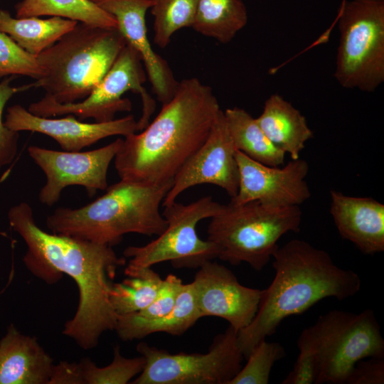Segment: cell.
<instances>
[{"instance_id":"obj_1","label":"cell","mask_w":384,"mask_h":384,"mask_svg":"<svg viewBox=\"0 0 384 384\" xmlns=\"http://www.w3.org/2000/svg\"><path fill=\"white\" fill-rule=\"evenodd\" d=\"M8 219L26 244L23 261L30 272L49 284L58 282L63 273L75 281L79 302L73 317L64 324L63 334L84 350L95 348L102 334L114 331L117 324L110 290L125 257H118L109 245L44 231L25 202L11 207Z\"/></svg>"},{"instance_id":"obj_2","label":"cell","mask_w":384,"mask_h":384,"mask_svg":"<svg viewBox=\"0 0 384 384\" xmlns=\"http://www.w3.org/2000/svg\"><path fill=\"white\" fill-rule=\"evenodd\" d=\"M220 111L210 87L196 78L178 82L155 119L122 139L114 159L119 177L149 183L174 180L205 142Z\"/></svg>"},{"instance_id":"obj_3","label":"cell","mask_w":384,"mask_h":384,"mask_svg":"<svg viewBox=\"0 0 384 384\" xmlns=\"http://www.w3.org/2000/svg\"><path fill=\"white\" fill-rule=\"evenodd\" d=\"M272 257L274 277L263 289L251 322L238 331L245 359L287 317L301 314L327 297L343 300L353 297L361 287L356 272L337 266L327 252L304 240L293 239L278 246Z\"/></svg>"},{"instance_id":"obj_4","label":"cell","mask_w":384,"mask_h":384,"mask_svg":"<svg viewBox=\"0 0 384 384\" xmlns=\"http://www.w3.org/2000/svg\"><path fill=\"white\" fill-rule=\"evenodd\" d=\"M173 180L149 183L120 180L79 208H58L46 219L52 233L114 246L127 233L159 235L167 222L159 206Z\"/></svg>"},{"instance_id":"obj_5","label":"cell","mask_w":384,"mask_h":384,"mask_svg":"<svg viewBox=\"0 0 384 384\" xmlns=\"http://www.w3.org/2000/svg\"><path fill=\"white\" fill-rule=\"evenodd\" d=\"M127 42L117 28L78 22L75 28L36 56L44 70L36 87L58 103L86 98L109 71Z\"/></svg>"},{"instance_id":"obj_6","label":"cell","mask_w":384,"mask_h":384,"mask_svg":"<svg viewBox=\"0 0 384 384\" xmlns=\"http://www.w3.org/2000/svg\"><path fill=\"white\" fill-rule=\"evenodd\" d=\"M302 216L298 206L271 208L258 201L230 202L210 218L207 240L217 246L218 258L233 265L246 262L260 271L278 247L279 240L299 230Z\"/></svg>"},{"instance_id":"obj_7","label":"cell","mask_w":384,"mask_h":384,"mask_svg":"<svg viewBox=\"0 0 384 384\" xmlns=\"http://www.w3.org/2000/svg\"><path fill=\"white\" fill-rule=\"evenodd\" d=\"M297 343L310 347L318 362L316 384H346L355 364L384 357V338L373 311L332 310L304 329Z\"/></svg>"},{"instance_id":"obj_8","label":"cell","mask_w":384,"mask_h":384,"mask_svg":"<svg viewBox=\"0 0 384 384\" xmlns=\"http://www.w3.org/2000/svg\"><path fill=\"white\" fill-rule=\"evenodd\" d=\"M334 77L344 88L373 92L384 82V0L342 4Z\"/></svg>"},{"instance_id":"obj_9","label":"cell","mask_w":384,"mask_h":384,"mask_svg":"<svg viewBox=\"0 0 384 384\" xmlns=\"http://www.w3.org/2000/svg\"><path fill=\"white\" fill-rule=\"evenodd\" d=\"M146 78L139 54L127 43L109 71L86 98L61 104L43 97L31 104L28 110L43 117L73 114L80 119L92 118L95 122H106L114 119L117 112L131 111V101L122 98V95L132 91L142 99V113L137 121V131H142L149 123L156 107L154 100L143 85Z\"/></svg>"},{"instance_id":"obj_10","label":"cell","mask_w":384,"mask_h":384,"mask_svg":"<svg viewBox=\"0 0 384 384\" xmlns=\"http://www.w3.org/2000/svg\"><path fill=\"white\" fill-rule=\"evenodd\" d=\"M222 206L211 196L186 205L175 201L164 206L162 215L167 222L166 229L144 245L127 247L124 251V257H130L127 267H152L169 261L174 268H198L206 261L218 258L217 246L200 238L196 228L201 220L215 216Z\"/></svg>"},{"instance_id":"obj_11","label":"cell","mask_w":384,"mask_h":384,"mask_svg":"<svg viewBox=\"0 0 384 384\" xmlns=\"http://www.w3.org/2000/svg\"><path fill=\"white\" fill-rule=\"evenodd\" d=\"M238 331L229 325L217 335L205 353H171L145 342L137 351L144 367L133 384H229L241 369L244 358L238 344Z\"/></svg>"},{"instance_id":"obj_12","label":"cell","mask_w":384,"mask_h":384,"mask_svg":"<svg viewBox=\"0 0 384 384\" xmlns=\"http://www.w3.org/2000/svg\"><path fill=\"white\" fill-rule=\"evenodd\" d=\"M118 138L101 148L87 151H60L30 146L28 153L46 177L38 199L51 206L60 198L62 191L70 186H83L89 197L98 190H106L107 171L122 142Z\"/></svg>"},{"instance_id":"obj_13","label":"cell","mask_w":384,"mask_h":384,"mask_svg":"<svg viewBox=\"0 0 384 384\" xmlns=\"http://www.w3.org/2000/svg\"><path fill=\"white\" fill-rule=\"evenodd\" d=\"M239 170V186L234 204L258 201L271 208H286L302 204L311 196L305 181L309 172L306 161L292 159L283 168L257 162L235 151Z\"/></svg>"},{"instance_id":"obj_14","label":"cell","mask_w":384,"mask_h":384,"mask_svg":"<svg viewBox=\"0 0 384 384\" xmlns=\"http://www.w3.org/2000/svg\"><path fill=\"white\" fill-rule=\"evenodd\" d=\"M236 150L221 110L205 142L175 175L162 206L173 203L185 190L203 183L222 188L234 198L239 186Z\"/></svg>"},{"instance_id":"obj_15","label":"cell","mask_w":384,"mask_h":384,"mask_svg":"<svg viewBox=\"0 0 384 384\" xmlns=\"http://www.w3.org/2000/svg\"><path fill=\"white\" fill-rule=\"evenodd\" d=\"M192 283L201 316L222 318L237 331L254 318L263 292L241 284L232 271L212 260L198 267Z\"/></svg>"},{"instance_id":"obj_16","label":"cell","mask_w":384,"mask_h":384,"mask_svg":"<svg viewBox=\"0 0 384 384\" xmlns=\"http://www.w3.org/2000/svg\"><path fill=\"white\" fill-rule=\"evenodd\" d=\"M4 125L15 132L31 131L50 137L67 151H79L102 139L137 132V122L129 114L106 122L86 123L73 114L50 119L35 115L19 105L7 109Z\"/></svg>"},{"instance_id":"obj_17","label":"cell","mask_w":384,"mask_h":384,"mask_svg":"<svg viewBox=\"0 0 384 384\" xmlns=\"http://www.w3.org/2000/svg\"><path fill=\"white\" fill-rule=\"evenodd\" d=\"M115 18L117 29L139 54L153 92L162 105L174 95L177 82L166 62L152 49L147 36L146 14L151 0H90Z\"/></svg>"},{"instance_id":"obj_18","label":"cell","mask_w":384,"mask_h":384,"mask_svg":"<svg viewBox=\"0 0 384 384\" xmlns=\"http://www.w3.org/2000/svg\"><path fill=\"white\" fill-rule=\"evenodd\" d=\"M330 213L342 238L361 252L384 250V205L369 197H354L331 191Z\"/></svg>"},{"instance_id":"obj_19","label":"cell","mask_w":384,"mask_h":384,"mask_svg":"<svg viewBox=\"0 0 384 384\" xmlns=\"http://www.w3.org/2000/svg\"><path fill=\"white\" fill-rule=\"evenodd\" d=\"M53 367L36 337L9 325L0 340V384H49Z\"/></svg>"},{"instance_id":"obj_20","label":"cell","mask_w":384,"mask_h":384,"mask_svg":"<svg viewBox=\"0 0 384 384\" xmlns=\"http://www.w3.org/2000/svg\"><path fill=\"white\" fill-rule=\"evenodd\" d=\"M256 120L270 141L294 160L299 158L306 142L314 137L306 117L278 94L266 100Z\"/></svg>"},{"instance_id":"obj_21","label":"cell","mask_w":384,"mask_h":384,"mask_svg":"<svg viewBox=\"0 0 384 384\" xmlns=\"http://www.w3.org/2000/svg\"><path fill=\"white\" fill-rule=\"evenodd\" d=\"M201 318L193 284L191 282L183 284L175 306L168 314L152 320H139L129 314L119 315L114 331L124 341L141 339L158 332L181 336Z\"/></svg>"},{"instance_id":"obj_22","label":"cell","mask_w":384,"mask_h":384,"mask_svg":"<svg viewBox=\"0 0 384 384\" xmlns=\"http://www.w3.org/2000/svg\"><path fill=\"white\" fill-rule=\"evenodd\" d=\"M77 23L76 21L58 16L46 19L36 16L14 18L8 11L0 9V31L34 56L54 44Z\"/></svg>"},{"instance_id":"obj_23","label":"cell","mask_w":384,"mask_h":384,"mask_svg":"<svg viewBox=\"0 0 384 384\" xmlns=\"http://www.w3.org/2000/svg\"><path fill=\"white\" fill-rule=\"evenodd\" d=\"M224 116L231 139L237 150L261 164L279 166L285 153L274 145L254 118L244 109H226Z\"/></svg>"},{"instance_id":"obj_24","label":"cell","mask_w":384,"mask_h":384,"mask_svg":"<svg viewBox=\"0 0 384 384\" xmlns=\"http://www.w3.org/2000/svg\"><path fill=\"white\" fill-rule=\"evenodd\" d=\"M247 22L242 0H198L192 28L198 33L228 43Z\"/></svg>"},{"instance_id":"obj_25","label":"cell","mask_w":384,"mask_h":384,"mask_svg":"<svg viewBox=\"0 0 384 384\" xmlns=\"http://www.w3.org/2000/svg\"><path fill=\"white\" fill-rule=\"evenodd\" d=\"M16 17L58 16L90 26L117 28L112 15L90 0H22L15 6Z\"/></svg>"},{"instance_id":"obj_26","label":"cell","mask_w":384,"mask_h":384,"mask_svg":"<svg viewBox=\"0 0 384 384\" xmlns=\"http://www.w3.org/2000/svg\"><path fill=\"white\" fill-rule=\"evenodd\" d=\"M124 274L127 277L121 282L112 283L110 290V302L117 316L135 313L148 306L163 282L151 267H127Z\"/></svg>"},{"instance_id":"obj_27","label":"cell","mask_w":384,"mask_h":384,"mask_svg":"<svg viewBox=\"0 0 384 384\" xmlns=\"http://www.w3.org/2000/svg\"><path fill=\"white\" fill-rule=\"evenodd\" d=\"M154 43L166 48L171 36L181 28L193 25L198 0H151Z\"/></svg>"},{"instance_id":"obj_28","label":"cell","mask_w":384,"mask_h":384,"mask_svg":"<svg viewBox=\"0 0 384 384\" xmlns=\"http://www.w3.org/2000/svg\"><path fill=\"white\" fill-rule=\"evenodd\" d=\"M78 365L82 384H126L141 373L145 359L142 355L126 358L116 346L113 360L107 366L98 367L89 358L81 359Z\"/></svg>"},{"instance_id":"obj_29","label":"cell","mask_w":384,"mask_h":384,"mask_svg":"<svg viewBox=\"0 0 384 384\" xmlns=\"http://www.w3.org/2000/svg\"><path fill=\"white\" fill-rule=\"evenodd\" d=\"M284 356V348L279 343L264 339L254 347L245 366L229 384H268L274 364Z\"/></svg>"},{"instance_id":"obj_30","label":"cell","mask_w":384,"mask_h":384,"mask_svg":"<svg viewBox=\"0 0 384 384\" xmlns=\"http://www.w3.org/2000/svg\"><path fill=\"white\" fill-rule=\"evenodd\" d=\"M44 74L36 56L19 46L9 36L0 31V79L23 75L39 80Z\"/></svg>"},{"instance_id":"obj_31","label":"cell","mask_w":384,"mask_h":384,"mask_svg":"<svg viewBox=\"0 0 384 384\" xmlns=\"http://www.w3.org/2000/svg\"><path fill=\"white\" fill-rule=\"evenodd\" d=\"M15 76H8L0 82V171L11 164L17 154L18 132L13 131L4 125L3 112L4 107L15 94L32 87H36V82L18 87L11 85Z\"/></svg>"},{"instance_id":"obj_32","label":"cell","mask_w":384,"mask_h":384,"mask_svg":"<svg viewBox=\"0 0 384 384\" xmlns=\"http://www.w3.org/2000/svg\"><path fill=\"white\" fill-rule=\"evenodd\" d=\"M183 283L181 279L170 274L164 279L153 302L144 309L129 314L139 320H152L168 314L174 307Z\"/></svg>"},{"instance_id":"obj_33","label":"cell","mask_w":384,"mask_h":384,"mask_svg":"<svg viewBox=\"0 0 384 384\" xmlns=\"http://www.w3.org/2000/svg\"><path fill=\"white\" fill-rule=\"evenodd\" d=\"M299 354L294 368L282 381V384H316L318 362L314 351L308 346L297 343Z\"/></svg>"},{"instance_id":"obj_34","label":"cell","mask_w":384,"mask_h":384,"mask_svg":"<svg viewBox=\"0 0 384 384\" xmlns=\"http://www.w3.org/2000/svg\"><path fill=\"white\" fill-rule=\"evenodd\" d=\"M361 360L352 368L346 384H383L384 357Z\"/></svg>"},{"instance_id":"obj_35","label":"cell","mask_w":384,"mask_h":384,"mask_svg":"<svg viewBox=\"0 0 384 384\" xmlns=\"http://www.w3.org/2000/svg\"><path fill=\"white\" fill-rule=\"evenodd\" d=\"M57 383L81 384L78 363L63 361L54 365L49 384Z\"/></svg>"},{"instance_id":"obj_36","label":"cell","mask_w":384,"mask_h":384,"mask_svg":"<svg viewBox=\"0 0 384 384\" xmlns=\"http://www.w3.org/2000/svg\"><path fill=\"white\" fill-rule=\"evenodd\" d=\"M12 166H10L6 171H5L3 174L0 176V185L9 176L11 172ZM0 235L2 236L7 237V235L4 232H0Z\"/></svg>"}]
</instances>
